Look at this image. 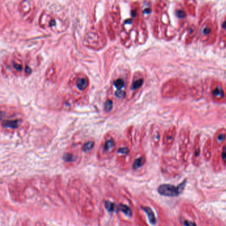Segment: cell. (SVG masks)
<instances>
[{
	"label": "cell",
	"instance_id": "cell-1",
	"mask_svg": "<svg viewBox=\"0 0 226 226\" xmlns=\"http://www.w3.org/2000/svg\"><path fill=\"white\" fill-rule=\"evenodd\" d=\"M130 85V72L126 68H121L114 74L107 98H110L116 104L122 103L127 98Z\"/></svg>",
	"mask_w": 226,
	"mask_h": 226
},
{
	"label": "cell",
	"instance_id": "cell-2",
	"mask_svg": "<svg viewBox=\"0 0 226 226\" xmlns=\"http://www.w3.org/2000/svg\"><path fill=\"white\" fill-rule=\"evenodd\" d=\"M190 87L178 78H172L164 82L161 87V93L164 98H186L189 95Z\"/></svg>",
	"mask_w": 226,
	"mask_h": 226
},
{
	"label": "cell",
	"instance_id": "cell-3",
	"mask_svg": "<svg viewBox=\"0 0 226 226\" xmlns=\"http://www.w3.org/2000/svg\"><path fill=\"white\" fill-rule=\"evenodd\" d=\"M22 114L17 111H8L5 107H2V130L5 132L13 133L22 128L24 125Z\"/></svg>",
	"mask_w": 226,
	"mask_h": 226
},
{
	"label": "cell",
	"instance_id": "cell-4",
	"mask_svg": "<svg viewBox=\"0 0 226 226\" xmlns=\"http://www.w3.org/2000/svg\"><path fill=\"white\" fill-rule=\"evenodd\" d=\"M179 158L182 164H186L190 155V128L183 127L179 133Z\"/></svg>",
	"mask_w": 226,
	"mask_h": 226
},
{
	"label": "cell",
	"instance_id": "cell-5",
	"mask_svg": "<svg viewBox=\"0 0 226 226\" xmlns=\"http://www.w3.org/2000/svg\"><path fill=\"white\" fill-rule=\"evenodd\" d=\"M118 145L115 136L111 133H107L104 136L98 148L97 156L100 160L109 159L116 153Z\"/></svg>",
	"mask_w": 226,
	"mask_h": 226
},
{
	"label": "cell",
	"instance_id": "cell-6",
	"mask_svg": "<svg viewBox=\"0 0 226 226\" xmlns=\"http://www.w3.org/2000/svg\"><path fill=\"white\" fill-rule=\"evenodd\" d=\"M209 95L215 103L226 104V87L222 82L212 80L209 84Z\"/></svg>",
	"mask_w": 226,
	"mask_h": 226
},
{
	"label": "cell",
	"instance_id": "cell-7",
	"mask_svg": "<svg viewBox=\"0 0 226 226\" xmlns=\"http://www.w3.org/2000/svg\"><path fill=\"white\" fill-rule=\"evenodd\" d=\"M186 184V179L182 181L177 186H174L170 184H161L158 187V192L162 196H168V197H174L179 196L182 192Z\"/></svg>",
	"mask_w": 226,
	"mask_h": 226
},
{
	"label": "cell",
	"instance_id": "cell-8",
	"mask_svg": "<svg viewBox=\"0 0 226 226\" xmlns=\"http://www.w3.org/2000/svg\"><path fill=\"white\" fill-rule=\"evenodd\" d=\"M145 77L143 73L141 72H135L133 76L131 83L129 85L127 97L129 99L132 98L136 93L143 87L145 84Z\"/></svg>",
	"mask_w": 226,
	"mask_h": 226
},
{
	"label": "cell",
	"instance_id": "cell-9",
	"mask_svg": "<svg viewBox=\"0 0 226 226\" xmlns=\"http://www.w3.org/2000/svg\"><path fill=\"white\" fill-rule=\"evenodd\" d=\"M177 136V129L175 126H172L164 132L162 138V145L164 152L169 151L174 144Z\"/></svg>",
	"mask_w": 226,
	"mask_h": 226
},
{
	"label": "cell",
	"instance_id": "cell-10",
	"mask_svg": "<svg viewBox=\"0 0 226 226\" xmlns=\"http://www.w3.org/2000/svg\"><path fill=\"white\" fill-rule=\"evenodd\" d=\"M81 158V152L77 145H73L66 149L63 154V161L65 163L74 164L80 161Z\"/></svg>",
	"mask_w": 226,
	"mask_h": 226
},
{
	"label": "cell",
	"instance_id": "cell-11",
	"mask_svg": "<svg viewBox=\"0 0 226 226\" xmlns=\"http://www.w3.org/2000/svg\"><path fill=\"white\" fill-rule=\"evenodd\" d=\"M72 85L78 93H85L90 86V79L86 75L80 73L74 77L72 81Z\"/></svg>",
	"mask_w": 226,
	"mask_h": 226
},
{
	"label": "cell",
	"instance_id": "cell-12",
	"mask_svg": "<svg viewBox=\"0 0 226 226\" xmlns=\"http://www.w3.org/2000/svg\"><path fill=\"white\" fill-rule=\"evenodd\" d=\"M161 128L158 125H152L151 128L150 141L151 145L153 151H157L160 146L161 142Z\"/></svg>",
	"mask_w": 226,
	"mask_h": 226
},
{
	"label": "cell",
	"instance_id": "cell-13",
	"mask_svg": "<svg viewBox=\"0 0 226 226\" xmlns=\"http://www.w3.org/2000/svg\"><path fill=\"white\" fill-rule=\"evenodd\" d=\"M11 69L12 72L16 75H20L25 72V75H29L31 73V69L28 66H25L21 60L17 58H14L11 61Z\"/></svg>",
	"mask_w": 226,
	"mask_h": 226
},
{
	"label": "cell",
	"instance_id": "cell-14",
	"mask_svg": "<svg viewBox=\"0 0 226 226\" xmlns=\"http://www.w3.org/2000/svg\"><path fill=\"white\" fill-rule=\"evenodd\" d=\"M193 164L199 165L201 161V147H200V134H198L194 138L192 155Z\"/></svg>",
	"mask_w": 226,
	"mask_h": 226
},
{
	"label": "cell",
	"instance_id": "cell-15",
	"mask_svg": "<svg viewBox=\"0 0 226 226\" xmlns=\"http://www.w3.org/2000/svg\"><path fill=\"white\" fill-rule=\"evenodd\" d=\"M226 142V128H220L215 132L213 147L215 149H219L223 147Z\"/></svg>",
	"mask_w": 226,
	"mask_h": 226
},
{
	"label": "cell",
	"instance_id": "cell-16",
	"mask_svg": "<svg viewBox=\"0 0 226 226\" xmlns=\"http://www.w3.org/2000/svg\"><path fill=\"white\" fill-rule=\"evenodd\" d=\"M117 158H132L131 155V149L126 141H122L118 143L116 150Z\"/></svg>",
	"mask_w": 226,
	"mask_h": 226
},
{
	"label": "cell",
	"instance_id": "cell-17",
	"mask_svg": "<svg viewBox=\"0 0 226 226\" xmlns=\"http://www.w3.org/2000/svg\"><path fill=\"white\" fill-rule=\"evenodd\" d=\"M146 161H147V159H146V156L144 153H137L134 157V160H133L132 165L133 169L134 170H137L141 168L146 163Z\"/></svg>",
	"mask_w": 226,
	"mask_h": 226
},
{
	"label": "cell",
	"instance_id": "cell-18",
	"mask_svg": "<svg viewBox=\"0 0 226 226\" xmlns=\"http://www.w3.org/2000/svg\"><path fill=\"white\" fill-rule=\"evenodd\" d=\"M189 95L194 99L200 100L203 97V89L200 85H195L190 87L189 89Z\"/></svg>",
	"mask_w": 226,
	"mask_h": 226
},
{
	"label": "cell",
	"instance_id": "cell-19",
	"mask_svg": "<svg viewBox=\"0 0 226 226\" xmlns=\"http://www.w3.org/2000/svg\"><path fill=\"white\" fill-rule=\"evenodd\" d=\"M212 148H213L212 139L211 138H209L207 139V140L203 148V158H204L206 161H209L212 158Z\"/></svg>",
	"mask_w": 226,
	"mask_h": 226
},
{
	"label": "cell",
	"instance_id": "cell-20",
	"mask_svg": "<svg viewBox=\"0 0 226 226\" xmlns=\"http://www.w3.org/2000/svg\"><path fill=\"white\" fill-rule=\"evenodd\" d=\"M95 145V142L93 139H89V140H86L83 144H82L81 146V151H83L86 154L87 153H90L93 150Z\"/></svg>",
	"mask_w": 226,
	"mask_h": 226
},
{
	"label": "cell",
	"instance_id": "cell-21",
	"mask_svg": "<svg viewBox=\"0 0 226 226\" xmlns=\"http://www.w3.org/2000/svg\"><path fill=\"white\" fill-rule=\"evenodd\" d=\"M211 31H212V27L210 24L206 23L204 25H203L202 28V31H201L202 40L203 41H206L208 40V37L211 33Z\"/></svg>",
	"mask_w": 226,
	"mask_h": 226
},
{
	"label": "cell",
	"instance_id": "cell-22",
	"mask_svg": "<svg viewBox=\"0 0 226 226\" xmlns=\"http://www.w3.org/2000/svg\"><path fill=\"white\" fill-rule=\"evenodd\" d=\"M142 209L145 211L146 214H147L149 222H150L152 225L156 224V223H157V219H156L155 218V216L153 211H152V210L147 206L142 207Z\"/></svg>",
	"mask_w": 226,
	"mask_h": 226
},
{
	"label": "cell",
	"instance_id": "cell-23",
	"mask_svg": "<svg viewBox=\"0 0 226 226\" xmlns=\"http://www.w3.org/2000/svg\"><path fill=\"white\" fill-rule=\"evenodd\" d=\"M114 106H115V103L110 98L106 97V100L105 101L104 104V110L105 112L106 113H111L114 109Z\"/></svg>",
	"mask_w": 226,
	"mask_h": 226
},
{
	"label": "cell",
	"instance_id": "cell-24",
	"mask_svg": "<svg viewBox=\"0 0 226 226\" xmlns=\"http://www.w3.org/2000/svg\"><path fill=\"white\" fill-rule=\"evenodd\" d=\"M56 75V70L55 67L51 66L47 69V74H46V78L48 80H51L53 81L54 79V78H55Z\"/></svg>",
	"mask_w": 226,
	"mask_h": 226
},
{
	"label": "cell",
	"instance_id": "cell-25",
	"mask_svg": "<svg viewBox=\"0 0 226 226\" xmlns=\"http://www.w3.org/2000/svg\"><path fill=\"white\" fill-rule=\"evenodd\" d=\"M119 209L122 212H123L125 215L128 216H131L132 212H131V210L130 209L129 206H127L126 205H124V204H120L119 206Z\"/></svg>",
	"mask_w": 226,
	"mask_h": 226
},
{
	"label": "cell",
	"instance_id": "cell-26",
	"mask_svg": "<svg viewBox=\"0 0 226 226\" xmlns=\"http://www.w3.org/2000/svg\"><path fill=\"white\" fill-rule=\"evenodd\" d=\"M105 207H106L107 210L110 212H115V210H117V207L115 204L110 201H106L105 202Z\"/></svg>",
	"mask_w": 226,
	"mask_h": 226
},
{
	"label": "cell",
	"instance_id": "cell-27",
	"mask_svg": "<svg viewBox=\"0 0 226 226\" xmlns=\"http://www.w3.org/2000/svg\"><path fill=\"white\" fill-rule=\"evenodd\" d=\"M221 163L226 166V142L221 149Z\"/></svg>",
	"mask_w": 226,
	"mask_h": 226
},
{
	"label": "cell",
	"instance_id": "cell-28",
	"mask_svg": "<svg viewBox=\"0 0 226 226\" xmlns=\"http://www.w3.org/2000/svg\"><path fill=\"white\" fill-rule=\"evenodd\" d=\"M219 46L221 48H224L226 47V36H224L219 39Z\"/></svg>",
	"mask_w": 226,
	"mask_h": 226
},
{
	"label": "cell",
	"instance_id": "cell-29",
	"mask_svg": "<svg viewBox=\"0 0 226 226\" xmlns=\"http://www.w3.org/2000/svg\"><path fill=\"white\" fill-rule=\"evenodd\" d=\"M184 225L185 226H196L194 222H192L191 221H188V220H185L184 222Z\"/></svg>",
	"mask_w": 226,
	"mask_h": 226
},
{
	"label": "cell",
	"instance_id": "cell-30",
	"mask_svg": "<svg viewBox=\"0 0 226 226\" xmlns=\"http://www.w3.org/2000/svg\"><path fill=\"white\" fill-rule=\"evenodd\" d=\"M222 28H224V30L226 31V20L224 21V23H223V24H222Z\"/></svg>",
	"mask_w": 226,
	"mask_h": 226
}]
</instances>
